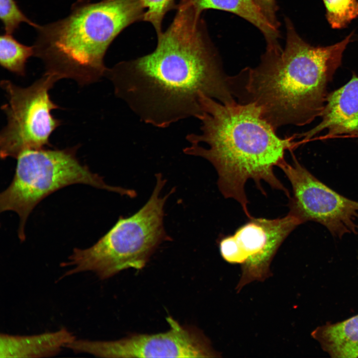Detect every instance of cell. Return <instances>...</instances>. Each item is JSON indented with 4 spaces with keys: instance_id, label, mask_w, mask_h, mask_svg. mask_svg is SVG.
<instances>
[{
    "instance_id": "cell-4",
    "label": "cell",
    "mask_w": 358,
    "mask_h": 358,
    "mask_svg": "<svg viewBox=\"0 0 358 358\" xmlns=\"http://www.w3.org/2000/svg\"><path fill=\"white\" fill-rule=\"evenodd\" d=\"M140 0H77L66 17L35 27L34 56L43 62L45 73L85 85L105 76V53L126 27L145 12Z\"/></svg>"
},
{
    "instance_id": "cell-2",
    "label": "cell",
    "mask_w": 358,
    "mask_h": 358,
    "mask_svg": "<svg viewBox=\"0 0 358 358\" xmlns=\"http://www.w3.org/2000/svg\"><path fill=\"white\" fill-rule=\"evenodd\" d=\"M202 112L197 117L201 123L199 134L187 135L190 145L187 154L209 161L217 171V184L223 195L240 203L250 218L245 186L253 179L265 193L262 181L281 190L289 198L288 189L275 176L273 168L285 160L286 151L300 143L296 135L281 138L252 102L227 103L202 94Z\"/></svg>"
},
{
    "instance_id": "cell-8",
    "label": "cell",
    "mask_w": 358,
    "mask_h": 358,
    "mask_svg": "<svg viewBox=\"0 0 358 358\" xmlns=\"http://www.w3.org/2000/svg\"><path fill=\"white\" fill-rule=\"evenodd\" d=\"M170 329L154 334H135L112 341L76 339L67 349L99 358H214L218 354L195 327L167 318Z\"/></svg>"
},
{
    "instance_id": "cell-6",
    "label": "cell",
    "mask_w": 358,
    "mask_h": 358,
    "mask_svg": "<svg viewBox=\"0 0 358 358\" xmlns=\"http://www.w3.org/2000/svg\"><path fill=\"white\" fill-rule=\"evenodd\" d=\"M76 148L28 150L17 158L13 179L0 195L1 212L13 211L19 217L18 235L25 238L26 220L45 197L66 186L82 183L132 198L133 189L108 185L77 158Z\"/></svg>"
},
{
    "instance_id": "cell-20",
    "label": "cell",
    "mask_w": 358,
    "mask_h": 358,
    "mask_svg": "<svg viewBox=\"0 0 358 358\" xmlns=\"http://www.w3.org/2000/svg\"><path fill=\"white\" fill-rule=\"evenodd\" d=\"M357 39L358 40V38H357Z\"/></svg>"
},
{
    "instance_id": "cell-9",
    "label": "cell",
    "mask_w": 358,
    "mask_h": 358,
    "mask_svg": "<svg viewBox=\"0 0 358 358\" xmlns=\"http://www.w3.org/2000/svg\"><path fill=\"white\" fill-rule=\"evenodd\" d=\"M292 157L291 163L285 160L278 166L292 189L288 213L301 223L313 221L322 224L335 237L357 233L358 202L325 185L304 167L293 153Z\"/></svg>"
},
{
    "instance_id": "cell-16",
    "label": "cell",
    "mask_w": 358,
    "mask_h": 358,
    "mask_svg": "<svg viewBox=\"0 0 358 358\" xmlns=\"http://www.w3.org/2000/svg\"><path fill=\"white\" fill-rule=\"evenodd\" d=\"M326 9V17L331 28L346 27L358 17V0H322Z\"/></svg>"
},
{
    "instance_id": "cell-3",
    "label": "cell",
    "mask_w": 358,
    "mask_h": 358,
    "mask_svg": "<svg viewBox=\"0 0 358 358\" xmlns=\"http://www.w3.org/2000/svg\"><path fill=\"white\" fill-rule=\"evenodd\" d=\"M284 21V47H266L257 66L232 78L235 97L240 103L256 104L275 130L307 125L320 116L328 86L354 33L334 44L315 46L299 35L289 18Z\"/></svg>"
},
{
    "instance_id": "cell-11",
    "label": "cell",
    "mask_w": 358,
    "mask_h": 358,
    "mask_svg": "<svg viewBox=\"0 0 358 358\" xmlns=\"http://www.w3.org/2000/svg\"><path fill=\"white\" fill-rule=\"evenodd\" d=\"M315 126L303 133L296 134L304 143L316 137L322 132V139L339 137L358 138V76L352 78L343 86L329 92Z\"/></svg>"
},
{
    "instance_id": "cell-15",
    "label": "cell",
    "mask_w": 358,
    "mask_h": 358,
    "mask_svg": "<svg viewBox=\"0 0 358 358\" xmlns=\"http://www.w3.org/2000/svg\"><path fill=\"white\" fill-rule=\"evenodd\" d=\"M33 46L22 44L12 34L5 33L0 37V63L8 71L19 76L25 75V64L34 56Z\"/></svg>"
},
{
    "instance_id": "cell-19",
    "label": "cell",
    "mask_w": 358,
    "mask_h": 358,
    "mask_svg": "<svg viewBox=\"0 0 358 358\" xmlns=\"http://www.w3.org/2000/svg\"><path fill=\"white\" fill-rule=\"evenodd\" d=\"M261 13L268 21L276 29H279L280 23L276 17L277 6L276 0H254Z\"/></svg>"
},
{
    "instance_id": "cell-10",
    "label": "cell",
    "mask_w": 358,
    "mask_h": 358,
    "mask_svg": "<svg viewBox=\"0 0 358 358\" xmlns=\"http://www.w3.org/2000/svg\"><path fill=\"white\" fill-rule=\"evenodd\" d=\"M301 224L289 213L276 219L252 217L233 234L222 237L219 248L223 259L241 265L238 292L251 282L264 281L270 276V265L278 248Z\"/></svg>"
},
{
    "instance_id": "cell-12",
    "label": "cell",
    "mask_w": 358,
    "mask_h": 358,
    "mask_svg": "<svg viewBox=\"0 0 358 358\" xmlns=\"http://www.w3.org/2000/svg\"><path fill=\"white\" fill-rule=\"evenodd\" d=\"M76 339L66 328L32 335H0V358H49Z\"/></svg>"
},
{
    "instance_id": "cell-7",
    "label": "cell",
    "mask_w": 358,
    "mask_h": 358,
    "mask_svg": "<svg viewBox=\"0 0 358 358\" xmlns=\"http://www.w3.org/2000/svg\"><path fill=\"white\" fill-rule=\"evenodd\" d=\"M58 80L54 76L45 73L27 87L18 86L7 80L1 81L8 101L1 106L7 117V124L0 134L1 158L17 159L25 151L50 145L51 134L61 124L51 113L59 107L49 94Z\"/></svg>"
},
{
    "instance_id": "cell-5",
    "label": "cell",
    "mask_w": 358,
    "mask_h": 358,
    "mask_svg": "<svg viewBox=\"0 0 358 358\" xmlns=\"http://www.w3.org/2000/svg\"><path fill=\"white\" fill-rule=\"evenodd\" d=\"M147 202L128 217H120L114 226L94 245L74 249L61 267H69L60 278L74 274L92 272L100 279L112 277L122 270L142 269L156 248L171 240L164 225V207L173 189L161 195L166 182L161 173Z\"/></svg>"
},
{
    "instance_id": "cell-13",
    "label": "cell",
    "mask_w": 358,
    "mask_h": 358,
    "mask_svg": "<svg viewBox=\"0 0 358 358\" xmlns=\"http://www.w3.org/2000/svg\"><path fill=\"white\" fill-rule=\"evenodd\" d=\"M311 335L333 358L358 357V315L318 327Z\"/></svg>"
},
{
    "instance_id": "cell-1",
    "label": "cell",
    "mask_w": 358,
    "mask_h": 358,
    "mask_svg": "<svg viewBox=\"0 0 358 358\" xmlns=\"http://www.w3.org/2000/svg\"><path fill=\"white\" fill-rule=\"evenodd\" d=\"M155 50L107 68L116 95L140 120L165 128L197 117L202 94L223 103L236 100L205 25L190 0H180Z\"/></svg>"
},
{
    "instance_id": "cell-17",
    "label": "cell",
    "mask_w": 358,
    "mask_h": 358,
    "mask_svg": "<svg viewBox=\"0 0 358 358\" xmlns=\"http://www.w3.org/2000/svg\"><path fill=\"white\" fill-rule=\"evenodd\" d=\"M145 11L143 20L150 22L154 27L157 36L162 33V24L166 14L178 5L176 0H140Z\"/></svg>"
},
{
    "instance_id": "cell-18",
    "label": "cell",
    "mask_w": 358,
    "mask_h": 358,
    "mask_svg": "<svg viewBox=\"0 0 358 358\" xmlns=\"http://www.w3.org/2000/svg\"><path fill=\"white\" fill-rule=\"evenodd\" d=\"M0 17L5 33L9 34H12L22 22H25L34 28L38 25L23 13L15 0H0Z\"/></svg>"
},
{
    "instance_id": "cell-14",
    "label": "cell",
    "mask_w": 358,
    "mask_h": 358,
    "mask_svg": "<svg viewBox=\"0 0 358 358\" xmlns=\"http://www.w3.org/2000/svg\"><path fill=\"white\" fill-rule=\"evenodd\" d=\"M199 14L208 9L231 12L247 20L255 26L263 34L267 47L280 46L279 31L266 19L254 0H190Z\"/></svg>"
}]
</instances>
